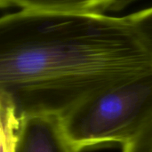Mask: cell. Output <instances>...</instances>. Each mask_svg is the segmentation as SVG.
<instances>
[{
  "label": "cell",
  "mask_w": 152,
  "mask_h": 152,
  "mask_svg": "<svg viewBox=\"0 0 152 152\" xmlns=\"http://www.w3.org/2000/svg\"><path fill=\"white\" fill-rule=\"evenodd\" d=\"M0 17V109L17 120L61 118L108 87L152 70L118 2H16Z\"/></svg>",
  "instance_id": "obj_1"
},
{
  "label": "cell",
  "mask_w": 152,
  "mask_h": 152,
  "mask_svg": "<svg viewBox=\"0 0 152 152\" xmlns=\"http://www.w3.org/2000/svg\"><path fill=\"white\" fill-rule=\"evenodd\" d=\"M152 118V70L108 87L84 100L61 118L79 151L134 139Z\"/></svg>",
  "instance_id": "obj_2"
},
{
  "label": "cell",
  "mask_w": 152,
  "mask_h": 152,
  "mask_svg": "<svg viewBox=\"0 0 152 152\" xmlns=\"http://www.w3.org/2000/svg\"><path fill=\"white\" fill-rule=\"evenodd\" d=\"M12 152H80L67 136L60 117L36 115L20 121Z\"/></svg>",
  "instance_id": "obj_3"
},
{
  "label": "cell",
  "mask_w": 152,
  "mask_h": 152,
  "mask_svg": "<svg viewBox=\"0 0 152 152\" xmlns=\"http://www.w3.org/2000/svg\"><path fill=\"white\" fill-rule=\"evenodd\" d=\"M142 49L152 61V7L126 16Z\"/></svg>",
  "instance_id": "obj_4"
},
{
  "label": "cell",
  "mask_w": 152,
  "mask_h": 152,
  "mask_svg": "<svg viewBox=\"0 0 152 152\" xmlns=\"http://www.w3.org/2000/svg\"><path fill=\"white\" fill-rule=\"evenodd\" d=\"M123 152H152V118L134 139L123 146Z\"/></svg>",
  "instance_id": "obj_5"
},
{
  "label": "cell",
  "mask_w": 152,
  "mask_h": 152,
  "mask_svg": "<svg viewBox=\"0 0 152 152\" xmlns=\"http://www.w3.org/2000/svg\"><path fill=\"white\" fill-rule=\"evenodd\" d=\"M13 142L6 137L0 136V152H12Z\"/></svg>",
  "instance_id": "obj_6"
}]
</instances>
